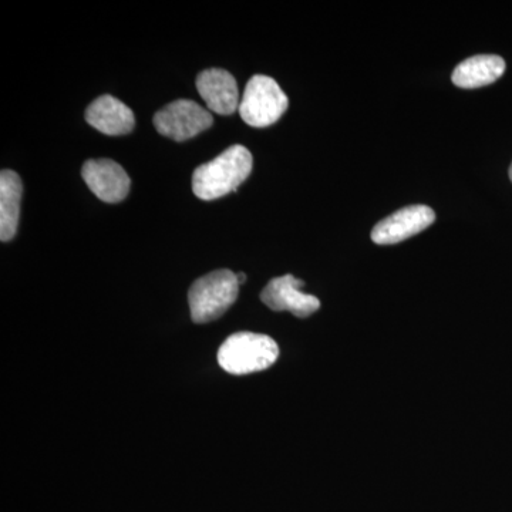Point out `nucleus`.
I'll use <instances>...</instances> for the list:
<instances>
[{
    "instance_id": "1",
    "label": "nucleus",
    "mask_w": 512,
    "mask_h": 512,
    "mask_svg": "<svg viewBox=\"0 0 512 512\" xmlns=\"http://www.w3.org/2000/svg\"><path fill=\"white\" fill-rule=\"evenodd\" d=\"M252 154L247 147L232 146L192 174V191L202 201L218 200L237 192L252 171Z\"/></svg>"
},
{
    "instance_id": "10",
    "label": "nucleus",
    "mask_w": 512,
    "mask_h": 512,
    "mask_svg": "<svg viewBox=\"0 0 512 512\" xmlns=\"http://www.w3.org/2000/svg\"><path fill=\"white\" fill-rule=\"evenodd\" d=\"M86 121L107 136H124L131 133L136 124L130 107L109 94L97 97L87 107Z\"/></svg>"
},
{
    "instance_id": "13",
    "label": "nucleus",
    "mask_w": 512,
    "mask_h": 512,
    "mask_svg": "<svg viewBox=\"0 0 512 512\" xmlns=\"http://www.w3.org/2000/svg\"><path fill=\"white\" fill-rule=\"evenodd\" d=\"M237 279H238V284L242 285V284H244L245 281H247V275L242 274V272H241V274H237Z\"/></svg>"
},
{
    "instance_id": "12",
    "label": "nucleus",
    "mask_w": 512,
    "mask_h": 512,
    "mask_svg": "<svg viewBox=\"0 0 512 512\" xmlns=\"http://www.w3.org/2000/svg\"><path fill=\"white\" fill-rule=\"evenodd\" d=\"M23 184L18 173L3 170L0 174V239L8 242L18 231Z\"/></svg>"
},
{
    "instance_id": "7",
    "label": "nucleus",
    "mask_w": 512,
    "mask_h": 512,
    "mask_svg": "<svg viewBox=\"0 0 512 512\" xmlns=\"http://www.w3.org/2000/svg\"><path fill=\"white\" fill-rule=\"evenodd\" d=\"M434 220L436 214L427 205H410L380 221L373 228L372 241L377 245L399 244L429 228Z\"/></svg>"
},
{
    "instance_id": "6",
    "label": "nucleus",
    "mask_w": 512,
    "mask_h": 512,
    "mask_svg": "<svg viewBox=\"0 0 512 512\" xmlns=\"http://www.w3.org/2000/svg\"><path fill=\"white\" fill-rule=\"evenodd\" d=\"M305 282L295 276L285 275L272 279L261 292V301L275 312H291L296 318H308L319 311L316 296L301 291Z\"/></svg>"
},
{
    "instance_id": "5",
    "label": "nucleus",
    "mask_w": 512,
    "mask_h": 512,
    "mask_svg": "<svg viewBox=\"0 0 512 512\" xmlns=\"http://www.w3.org/2000/svg\"><path fill=\"white\" fill-rule=\"evenodd\" d=\"M153 123L161 136L181 143L208 130L214 119L210 111L195 101L180 99L157 111Z\"/></svg>"
},
{
    "instance_id": "8",
    "label": "nucleus",
    "mask_w": 512,
    "mask_h": 512,
    "mask_svg": "<svg viewBox=\"0 0 512 512\" xmlns=\"http://www.w3.org/2000/svg\"><path fill=\"white\" fill-rule=\"evenodd\" d=\"M82 177L93 194L109 204L123 201L130 192L131 181L126 170L107 158L86 161Z\"/></svg>"
},
{
    "instance_id": "2",
    "label": "nucleus",
    "mask_w": 512,
    "mask_h": 512,
    "mask_svg": "<svg viewBox=\"0 0 512 512\" xmlns=\"http://www.w3.org/2000/svg\"><path fill=\"white\" fill-rule=\"evenodd\" d=\"M279 346L259 333L239 332L229 336L218 350V363L229 375L244 376L262 372L274 365Z\"/></svg>"
},
{
    "instance_id": "11",
    "label": "nucleus",
    "mask_w": 512,
    "mask_h": 512,
    "mask_svg": "<svg viewBox=\"0 0 512 512\" xmlns=\"http://www.w3.org/2000/svg\"><path fill=\"white\" fill-rule=\"evenodd\" d=\"M505 62L497 55H478L464 60L453 72V83L461 89H478L493 84L503 76Z\"/></svg>"
},
{
    "instance_id": "3",
    "label": "nucleus",
    "mask_w": 512,
    "mask_h": 512,
    "mask_svg": "<svg viewBox=\"0 0 512 512\" xmlns=\"http://www.w3.org/2000/svg\"><path fill=\"white\" fill-rule=\"evenodd\" d=\"M237 274L229 269H218L202 276L188 291L192 322L208 323L220 319L238 298Z\"/></svg>"
},
{
    "instance_id": "9",
    "label": "nucleus",
    "mask_w": 512,
    "mask_h": 512,
    "mask_svg": "<svg viewBox=\"0 0 512 512\" xmlns=\"http://www.w3.org/2000/svg\"><path fill=\"white\" fill-rule=\"evenodd\" d=\"M197 90L208 109L221 116H231L239 109L237 80L224 69H208L198 74Z\"/></svg>"
},
{
    "instance_id": "14",
    "label": "nucleus",
    "mask_w": 512,
    "mask_h": 512,
    "mask_svg": "<svg viewBox=\"0 0 512 512\" xmlns=\"http://www.w3.org/2000/svg\"><path fill=\"white\" fill-rule=\"evenodd\" d=\"M510 178H511V181H512V164H511V167H510Z\"/></svg>"
},
{
    "instance_id": "4",
    "label": "nucleus",
    "mask_w": 512,
    "mask_h": 512,
    "mask_svg": "<svg viewBox=\"0 0 512 512\" xmlns=\"http://www.w3.org/2000/svg\"><path fill=\"white\" fill-rule=\"evenodd\" d=\"M288 96L272 77L255 74L245 87L239 103V114L248 126H272L288 109Z\"/></svg>"
}]
</instances>
